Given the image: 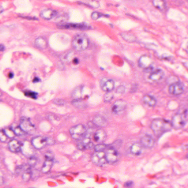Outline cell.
Here are the masks:
<instances>
[{
	"mask_svg": "<svg viewBox=\"0 0 188 188\" xmlns=\"http://www.w3.org/2000/svg\"><path fill=\"white\" fill-rule=\"evenodd\" d=\"M171 127V123L161 119H154L151 125V129L157 137L161 136L164 133L169 131Z\"/></svg>",
	"mask_w": 188,
	"mask_h": 188,
	"instance_id": "cell-1",
	"label": "cell"
},
{
	"mask_svg": "<svg viewBox=\"0 0 188 188\" xmlns=\"http://www.w3.org/2000/svg\"><path fill=\"white\" fill-rule=\"evenodd\" d=\"M89 45L88 38L83 34H79L75 35L72 42V48L77 51L86 50Z\"/></svg>",
	"mask_w": 188,
	"mask_h": 188,
	"instance_id": "cell-2",
	"label": "cell"
},
{
	"mask_svg": "<svg viewBox=\"0 0 188 188\" xmlns=\"http://www.w3.org/2000/svg\"><path fill=\"white\" fill-rule=\"evenodd\" d=\"M54 140L52 138L37 136L34 138L31 141L32 146L37 149H41L47 145H52L55 143Z\"/></svg>",
	"mask_w": 188,
	"mask_h": 188,
	"instance_id": "cell-3",
	"label": "cell"
},
{
	"mask_svg": "<svg viewBox=\"0 0 188 188\" xmlns=\"http://www.w3.org/2000/svg\"><path fill=\"white\" fill-rule=\"evenodd\" d=\"M69 132L72 138L75 140H80L84 138L87 134V129L82 124H78L71 127Z\"/></svg>",
	"mask_w": 188,
	"mask_h": 188,
	"instance_id": "cell-4",
	"label": "cell"
},
{
	"mask_svg": "<svg viewBox=\"0 0 188 188\" xmlns=\"http://www.w3.org/2000/svg\"><path fill=\"white\" fill-rule=\"evenodd\" d=\"M187 113L183 114H177L173 116L171 122L172 127L175 129H179L185 127L186 123V114Z\"/></svg>",
	"mask_w": 188,
	"mask_h": 188,
	"instance_id": "cell-5",
	"label": "cell"
},
{
	"mask_svg": "<svg viewBox=\"0 0 188 188\" xmlns=\"http://www.w3.org/2000/svg\"><path fill=\"white\" fill-rule=\"evenodd\" d=\"M20 127L25 133L33 134L36 131L35 126L30 121V119L23 117L20 119Z\"/></svg>",
	"mask_w": 188,
	"mask_h": 188,
	"instance_id": "cell-6",
	"label": "cell"
},
{
	"mask_svg": "<svg viewBox=\"0 0 188 188\" xmlns=\"http://www.w3.org/2000/svg\"><path fill=\"white\" fill-rule=\"evenodd\" d=\"M92 160L93 163L98 166L104 165L107 162L104 151L96 152L93 155Z\"/></svg>",
	"mask_w": 188,
	"mask_h": 188,
	"instance_id": "cell-7",
	"label": "cell"
},
{
	"mask_svg": "<svg viewBox=\"0 0 188 188\" xmlns=\"http://www.w3.org/2000/svg\"><path fill=\"white\" fill-rule=\"evenodd\" d=\"M100 86L103 91L107 92H112L114 88L115 82L112 79L103 78L100 82Z\"/></svg>",
	"mask_w": 188,
	"mask_h": 188,
	"instance_id": "cell-8",
	"label": "cell"
},
{
	"mask_svg": "<svg viewBox=\"0 0 188 188\" xmlns=\"http://www.w3.org/2000/svg\"><path fill=\"white\" fill-rule=\"evenodd\" d=\"M59 28L61 29H76L87 30L90 29V26L85 24H74V23H68V24L59 25Z\"/></svg>",
	"mask_w": 188,
	"mask_h": 188,
	"instance_id": "cell-9",
	"label": "cell"
},
{
	"mask_svg": "<svg viewBox=\"0 0 188 188\" xmlns=\"http://www.w3.org/2000/svg\"><path fill=\"white\" fill-rule=\"evenodd\" d=\"M105 153L107 162L113 163L117 161L119 158V154L117 150L114 148H109Z\"/></svg>",
	"mask_w": 188,
	"mask_h": 188,
	"instance_id": "cell-10",
	"label": "cell"
},
{
	"mask_svg": "<svg viewBox=\"0 0 188 188\" xmlns=\"http://www.w3.org/2000/svg\"><path fill=\"white\" fill-rule=\"evenodd\" d=\"M127 103L123 100H118L114 103L112 107V110L113 113H118L124 110L127 107Z\"/></svg>",
	"mask_w": 188,
	"mask_h": 188,
	"instance_id": "cell-11",
	"label": "cell"
},
{
	"mask_svg": "<svg viewBox=\"0 0 188 188\" xmlns=\"http://www.w3.org/2000/svg\"><path fill=\"white\" fill-rule=\"evenodd\" d=\"M169 92L173 95H179L183 92L184 88L180 83L175 82L170 85L169 87Z\"/></svg>",
	"mask_w": 188,
	"mask_h": 188,
	"instance_id": "cell-12",
	"label": "cell"
},
{
	"mask_svg": "<svg viewBox=\"0 0 188 188\" xmlns=\"http://www.w3.org/2000/svg\"><path fill=\"white\" fill-rule=\"evenodd\" d=\"M140 142L142 146L147 148L153 147L155 143L154 138L149 135H145L142 137Z\"/></svg>",
	"mask_w": 188,
	"mask_h": 188,
	"instance_id": "cell-13",
	"label": "cell"
},
{
	"mask_svg": "<svg viewBox=\"0 0 188 188\" xmlns=\"http://www.w3.org/2000/svg\"><path fill=\"white\" fill-rule=\"evenodd\" d=\"M153 61L150 56L147 55L142 56L138 61V65L140 67L144 69L152 66Z\"/></svg>",
	"mask_w": 188,
	"mask_h": 188,
	"instance_id": "cell-14",
	"label": "cell"
},
{
	"mask_svg": "<svg viewBox=\"0 0 188 188\" xmlns=\"http://www.w3.org/2000/svg\"><path fill=\"white\" fill-rule=\"evenodd\" d=\"M32 145H31L30 143L26 141L21 145V151L25 156H32L34 154V149H33Z\"/></svg>",
	"mask_w": 188,
	"mask_h": 188,
	"instance_id": "cell-15",
	"label": "cell"
},
{
	"mask_svg": "<svg viewBox=\"0 0 188 188\" xmlns=\"http://www.w3.org/2000/svg\"><path fill=\"white\" fill-rule=\"evenodd\" d=\"M57 14L56 11L52 9H45L42 10L40 14V16L42 18L45 20H50Z\"/></svg>",
	"mask_w": 188,
	"mask_h": 188,
	"instance_id": "cell-16",
	"label": "cell"
},
{
	"mask_svg": "<svg viewBox=\"0 0 188 188\" xmlns=\"http://www.w3.org/2000/svg\"><path fill=\"white\" fill-rule=\"evenodd\" d=\"M106 132L103 129H98L94 134V141L97 143H101L104 142L106 139Z\"/></svg>",
	"mask_w": 188,
	"mask_h": 188,
	"instance_id": "cell-17",
	"label": "cell"
},
{
	"mask_svg": "<svg viewBox=\"0 0 188 188\" xmlns=\"http://www.w3.org/2000/svg\"><path fill=\"white\" fill-rule=\"evenodd\" d=\"M165 75L164 71L161 69H158L154 71L149 76V79L154 81H158L162 79Z\"/></svg>",
	"mask_w": 188,
	"mask_h": 188,
	"instance_id": "cell-18",
	"label": "cell"
},
{
	"mask_svg": "<svg viewBox=\"0 0 188 188\" xmlns=\"http://www.w3.org/2000/svg\"><path fill=\"white\" fill-rule=\"evenodd\" d=\"M9 148L12 152L17 153L21 151V145L18 140L13 139L11 140L9 143Z\"/></svg>",
	"mask_w": 188,
	"mask_h": 188,
	"instance_id": "cell-19",
	"label": "cell"
},
{
	"mask_svg": "<svg viewBox=\"0 0 188 188\" xmlns=\"http://www.w3.org/2000/svg\"><path fill=\"white\" fill-rule=\"evenodd\" d=\"M92 123L95 125L100 127H105L107 125L106 119L101 116H94L93 118Z\"/></svg>",
	"mask_w": 188,
	"mask_h": 188,
	"instance_id": "cell-20",
	"label": "cell"
},
{
	"mask_svg": "<svg viewBox=\"0 0 188 188\" xmlns=\"http://www.w3.org/2000/svg\"><path fill=\"white\" fill-rule=\"evenodd\" d=\"M35 44L38 48L43 50L47 48L48 43L47 41L42 37H39L35 40Z\"/></svg>",
	"mask_w": 188,
	"mask_h": 188,
	"instance_id": "cell-21",
	"label": "cell"
},
{
	"mask_svg": "<svg viewBox=\"0 0 188 188\" xmlns=\"http://www.w3.org/2000/svg\"><path fill=\"white\" fill-rule=\"evenodd\" d=\"M144 103L150 107L156 106V99L154 97L149 95L144 96L143 98Z\"/></svg>",
	"mask_w": 188,
	"mask_h": 188,
	"instance_id": "cell-22",
	"label": "cell"
},
{
	"mask_svg": "<svg viewBox=\"0 0 188 188\" xmlns=\"http://www.w3.org/2000/svg\"><path fill=\"white\" fill-rule=\"evenodd\" d=\"M142 145L140 143H135L130 147V152L134 155H139L142 153Z\"/></svg>",
	"mask_w": 188,
	"mask_h": 188,
	"instance_id": "cell-23",
	"label": "cell"
},
{
	"mask_svg": "<svg viewBox=\"0 0 188 188\" xmlns=\"http://www.w3.org/2000/svg\"><path fill=\"white\" fill-rule=\"evenodd\" d=\"M53 160H46L41 169L42 172L47 174L49 172L53 167Z\"/></svg>",
	"mask_w": 188,
	"mask_h": 188,
	"instance_id": "cell-24",
	"label": "cell"
},
{
	"mask_svg": "<svg viewBox=\"0 0 188 188\" xmlns=\"http://www.w3.org/2000/svg\"><path fill=\"white\" fill-rule=\"evenodd\" d=\"M72 104L75 107L79 109H84L87 107V104L81 99H75L72 101Z\"/></svg>",
	"mask_w": 188,
	"mask_h": 188,
	"instance_id": "cell-25",
	"label": "cell"
},
{
	"mask_svg": "<svg viewBox=\"0 0 188 188\" xmlns=\"http://www.w3.org/2000/svg\"><path fill=\"white\" fill-rule=\"evenodd\" d=\"M32 171L30 167L27 168L24 171L23 174L22 178L23 181L25 182H28L31 177H32Z\"/></svg>",
	"mask_w": 188,
	"mask_h": 188,
	"instance_id": "cell-26",
	"label": "cell"
},
{
	"mask_svg": "<svg viewBox=\"0 0 188 188\" xmlns=\"http://www.w3.org/2000/svg\"><path fill=\"white\" fill-rule=\"evenodd\" d=\"M153 5L155 7L160 10L165 9L166 4L165 1L163 0H154L153 2Z\"/></svg>",
	"mask_w": 188,
	"mask_h": 188,
	"instance_id": "cell-27",
	"label": "cell"
},
{
	"mask_svg": "<svg viewBox=\"0 0 188 188\" xmlns=\"http://www.w3.org/2000/svg\"><path fill=\"white\" fill-rule=\"evenodd\" d=\"M121 35L123 39L127 42H133L136 40V37L131 34L123 33L121 34Z\"/></svg>",
	"mask_w": 188,
	"mask_h": 188,
	"instance_id": "cell-28",
	"label": "cell"
},
{
	"mask_svg": "<svg viewBox=\"0 0 188 188\" xmlns=\"http://www.w3.org/2000/svg\"><path fill=\"white\" fill-rule=\"evenodd\" d=\"M12 129L16 135L22 136L25 134V133L21 128L20 126L13 125Z\"/></svg>",
	"mask_w": 188,
	"mask_h": 188,
	"instance_id": "cell-29",
	"label": "cell"
},
{
	"mask_svg": "<svg viewBox=\"0 0 188 188\" xmlns=\"http://www.w3.org/2000/svg\"><path fill=\"white\" fill-rule=\"evenodd\" d=\"M3 131L8 138H12L16 136V134L12 128H5L4 129Z\"/></svg>",
	"mask_w": 188,
	"mask_h": 188,
	"instance_id": "cell-30",
	"label": "cell"
},
{
	"mask_svg": "<svg viewBox=\"0 0 188 188\" xmlns=\"http://www.w3.org/2000/svg\"><path fill=\"white\" fill-rule=\"evenodd\" d=\"M113 98L114 94L112 92H107L104 96V101L106 103L110 102L113 99Z\"/></svg>",
	"mask_w": 188,
	"mask_h": 188,
	"instance_id": "cell-31",
	"label": "cell"
},
{
	"mask_svg": "<svg viewBox=\"0 0 188 188\" xmlns=\"http://www.w3.org/2000/svg\"><path fill=\"white\" fill-rule=\"evenodd\" d=\"M37 162V159L33 156L30 157L28 160L29 165L31 167H34L36 165Z\"/></svg>",
	"mask_w": 188,
	"mask_h": 188,
	"instance_id": "cell-32",
	"label": "cell"
},
{
	"mask_svg": "<svg viewBox=\"0 0 188 188\" xmlns=\"http://www.w3.org/2000/svg\"><path fill=\"white\" fill-rule=\"evenodd\" d=\"M82 3L86 4L90 7L94 8H98L100 6L99 3L96 1H89L86 3Z\"/></svg>",
	"mask_w": 188,
	"mask_h": 188,
	"instance_id": "cell-33",
	"label": "cell"
},
{
	"mask_svg": "<svg viewBox=\"0 0 188 188\" xmlns=\"http://www.w3.org/2000/svg\"><path fill=\"white\" fill-rule=\"evenodd\" d=\"M107 145L105 144H100L96 145L94 147L96 152H102L106 149Z\"/></svg>",
	"mask_w": 188,
	"mask_h": 188,
	"instance_id": "cell-34",
	"label": "cell"
},
{
	"mask_svg": "<svg viewBox=\"0 0 188 188\" xmlns=\"http://www.w3.org/2000/svg\"><path fill=\"white\" fill-rule=\"evenodd\" d=\"M45 156L46 160H54V154L50 151H48L45 154Z\"/></svg>",
	"mask_w": 188,
	"mask_h": 188,
	"instance_id": "cell-35",
	"label": "cell"
},
{
	"mask_svg": "<svg viewBox=\"0 0 188 188\" xmlns=\"http://www.w3.org/2000/svg\"><path fill=\"white\" fill-rule=\"evenodd\" d=\"M8 137L4 133L3 130H0V140L2 142H6Z\"/></svg>",
	"mask_w": 188,
	"mask_h": 188,
	"instance_id": "cell-36",
	"label": "cell"
},
{
	"mask_svg": "<svg viewBox=\"0 0 188 188\" xmlns=\"http://www.w3.org/2000/svg\"><path fill=\"white\" fill-rule=\"evenodd\" d=\"M102 16V14L99 12H93L91 14V18L93 20H96Z\"/></svg>",
	"mask_w": 188,
	"mask_h": 188,
	"instance_id": "cell-37",
	"label": "cell"
},
{
	"mask_svg": "<svg viewBox=\"0 0 188 188\" xmlns=\"http://www.w3.org/2000/svg\"><path fill=\"white\" fill-rule=\"evenodd\" d=\"M77 147L78 149L80 150H85L86 149V145L82 142L78 143Z\"/></svg>",
	"mask_w": 188,
	"mask_h": 188,
	"instance_id": "cell-38",
	"label": "cell"
},
{
	"mask_svg": "<svg viewBox=\"0 0 188 188\" xmlns=\"http://www.w3.org/2000/svg\"><path fill=\"white\" fill-rule=\"evenodd\" d=\"M24 167L23 165H20L18 166L17 168H16V170H15V173L17 175H19L20 173H21L22 171H23V168H24Z\"/></svg>",
	"mask_w": 188,
	"mask_h": 188,
	"instance_id": "cell-39",
	"label": "cell"
},
{
	"mask_svg": "<svg viewBox=\"0 0 188 188\" xmlns=\"http://www.w3.org/2000/svg\"><path fill=\"white\" fill-rule=\"evenodd\" d=\"M26 93V95L32 97L33 98H36L37 95V94L36 93L34 92H27Z\"/></svg>",
	"mask_w": 188,
	"mask_h": 188,
	"instance_id": "cell-40",
	"label": "cell"
},
{
	"mask_svg": "<svg viewBox=\"0 0 188 188\" xmlns=\"http://www.w3.org/2000/svg\"><path fill=\"white\" fill-rule=\"evenodd\" d=\"M125 90V86H119L116 90V92L117 93L122 94V93H124Z\"/></svg>",
	"mask_w": 188,
	"mask_h": 188,
	"instance_id": "cell-41",
	"label": "cell"
},
{
	"mask_svg": "<svg viewBox=\"0 0 188 188\" xmlns=\"http://www.w3.org/2000/svg\"><path fill=\"white\" fill-rule=\"evenodd\" d=\"M53 102L54 104H57V105H63L64 104V101L63 100L59 99L54 100Z\"/></svg>",
	"mask_w": 188,
	"mask_h": 188,
	"instance_id": "cell-42",
	"label": "cell"
},
{
	"mask_svg": "<svg viewBox=\"0 0 188 188\" xmlns=\"http://www.w3.org/2000/svg\"><path fill=\"white\" fill-rule=\"evenodd\" d=\"M133 185H134V182H133L132 181H128V182H126L125 183L124 186L126 187L130 188L132 187Z\"/></svg>",
	"mask_w": 188,
	"mask_h": 188,
	"instance_id": "cell-43",
	"label": "cell"
},
{
	"mask_svg": "<svg viewBox=\"0 0 188 188\" xmlns=\"http://www.w3.org/2000/svg\"><path fill=\"white\" fill-rule=\"evenodd\" d=\"M153 67L152 66L148 67V68H145V69H144V71L145 72L149 73L152 72L153 70Z\"/></svg>",
	"mask_w": 188,
	"mask_h": 188,
	"instance_id": "cell-44",
	"label": "cell"
},
{
	"mask_svg": "<svg viewBox=\"0 0 188 188\" xmlns=\"http://www.w3.org/2000/svg\"><path fill=\"white\" fill-rule=\"evenodd\" d=\"M4 182L3 178L2 176H0V186H2Z\"/></svg>",
	"mask_w": 188,
	"mask_h": 188,
	"instance_id": "cell-45",
	"label": "cell"
},
{
	"mask_svg": "<svg viewBox=\"0 0 188 188\" xmlns=\"http://www.w3.org/2000/svg\"><path fill=\"white\" fill-rule=\"evenodd\" d=\"M5 47L3 45H0V51H3L5 50Z\"/></svg>",
	"mask_w": 188,
	"mask_h": 188,
	"instance_id": "cell-46",
	"label": "cell"
},
{
	"mask_svg": "<svg viewBox=\"0 0 188 188\" xmlns=\"http://www.w3.org/2000/svg\"><path fill=\"white\" fill-rule=\"evenodd\" d=\"M39 79L38 78H35L34 79L33 81L34 83H36V82H39Z\"/></svg>",
	"mask_w": 188,
	"mask_h": 188,
	"instance_id": "cell-47",
	"label": "cell"
},
{
	"mask_svg": "<svg viewBox=\"0 0 188 188\" xmlns=\"http://www.w3.org/2000/svg\"><path fill=\"white\" fill-rule=\"evenodd\" d=\"M74 63L75 64H78L79 61H78V60L77 59L75 58L73 60Z\"/></svg>",
	"mask_w": 188,
	"mask_h": 188,
	"instance_id": "cell-48",
	"label": "cell"
},
{
	"mask_svg": "<svg viewBox=\"0 0 188 188\" xmlns=\"http://www.w3.org/2000/svg\"><path fill=\"white\" fill-rule=\"evenodd\" d=\"M14 76V74L13 73H9V77L10 78H13Z\"/></svg>",
	"mask_w": 188,
	"mask_h": 188,
	"instance_id": "cell-49",
	"label": "cell"
},
{
	"mask_svg": "<svg viewBox=\"0 0 188 188\" xmlns=\"http://www.w3.org/2000/svg\"><path fill=\"white\" fill-rule=\"evenodd\" d=\"M9 188V187H5V188Z\"/></svg>",
	"mask_w": 188,
	"mask_h": 188,
	"instance_id": "cell-50",
	"label": "cell"
}]
</instances>
